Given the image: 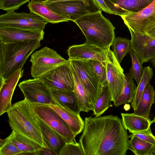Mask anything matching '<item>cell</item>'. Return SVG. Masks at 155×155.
I'll return each instance as SVG.
<instances>
[{
	"mask_svg": "<svg viewBox=\"0 0 155 155\" xmlns=\"http://www.w3.org/2000/svg\"><path fill=\"white\" fill-rule=\"evenodd\" d=\"M136 136L153 145H155V136L152 134L151 129L141 132L132 134L129 137Z\"/></svg>",
	"mask_w": 155,
	"mask_h": 155,
	"instance_id": "37",
	"label": "cell"
},
{
	"mask_svg": "<svg viewBox=\"0 0 155 155\" xmlns=\"http://www.w3.org/2000/svg\"><path fill=\"white\" fill-rule=\"evenodd\" d=\"M148 155H155V145H153Z\"/></svg>",
	"mask_w": 155,
	"mask_h": 155,
	"instance_id": "42",
	"label": "cell"
},
{
	"mask_svg": "<svg viewBox=\"0 0 155 155\" xmlns=\"http://www.w3.org/2000/svg\"><path fill=\"white\" fill-rule=\"evenodd\" d=\"M79 142L85 155H125L129 137L122 119L109 115L86 117Z\"/></svg>",
	"mask_w": 155,
	"mask_h": 155,
	"instance_id": "1",
	"label": "cell"
},
{
	"mask_svg": "<svg viewBox=\"0 0 155 155\" xmlns=\"http://www.w3.org/2000/svg\"><path fill=\"white\" fill-rule=\"evenodd\" d=\"M18 87L30 103L50 104L52 97L50 89L39 78L25 80Z\"/></svg>",
	"mask_w": 155,
	"mask_h": 155,
	"instance_id": "12",
	"label": "cell"
},
{
	"mask_svg": "<svg viewBox=\"0 0 155 155\" xmlns=\"http://www.w3.org/2000/svg\"><path fill=\"white\" fill-rule=\"evenodd\" d=\"M74 0H48L45 2H43L44 3H50L55 2L67 1Z\"/></svg>",
	"mask_w": 155,
	"mask_h": 155,
	"instance_id": "41",
	"label": "cell"
},
{
	"mask_svg": "<svg viewBox=\"0 0 155 155\" xmlns=\"http://www.w3.org/2000/svg\"><path fill=\"white\" fill-rule=\"evenodd\" d=\"M27 6L30 12L39 15L48 23L54 24L69 21L54 12L43 3L30 1Z\"/></svg>",
	"mask_w": 155,
	"mask_h": 155,
	"instance_id": "22",
	"label": "cell"
},
{
	"mask_svg": "<svg viewBox=\"0 0 155 155\" xmlns=\"http://www.w3.org/2000/svg\"><path fill=\"white\" fill-rule=\"evenodd\" d=\"M44 4L58 14L73 21L85 15L100 10L92 0H74Z\"/></svg>",
	"mask_w": 155,
	"mask_h": 155,
	"instance_id": "7",
	"label": "cell"
},
{
	"mask_svg": "<svg viewBox=\"0 0 155 155\" xmlns=\"http://www.w3.org/2000/svg\"><path fill=\"white\" fill-rule=\"evenodd\" d=\"M106 67L107 82L111 92L112 101L114 103L122 91L126 78L123 69L111 50Z\"/></svg>",
	"mask_w": 155,
	"mask_h": 155,
	"instance_id": "13",
	"label": "cell"
},
{
	"mask_svg": "<svg viewBox=\"0 0 155 155\" xmlns=\"http://www.w3.org/2000/svg\"><path fill=\"white\" fill-rule=\"evenodd\" d=\"M91 66L102 84L104 87L107 84V71L106 65L101 62L96 60H90Z\"/></svg>",
	"mask_w": 155,
	"mask_h": 155,
	"instance_id": "33",
	"label": "cell"
},
{
	"mask_svg": "<svg viewBox=\"0 0 155 155\" xmlns=\"http://www.w3.org/2000/svg\"><path fill=\"white\" fill-rule=\"evenodd\" d=\"M155 91L153 87L150 83L146 86L141 97L137 109L134 113L149 118L151 107L153 104Z\"/></svg>",
	"mask_w": 155,
	"mask_h": 155,
	"instance_id": "24",
	"label": "cell"
},
{
	"mask_svg": "<svg viewBox=\"0 0 155 155\" xmlns=\"http://www.w3.org/2000/svg\"><path fill=\"white\" fill-rule=\"evenodd\" d=\"M38 117V124L46 147L52 149L57 155H59L67 141L61 134Z\"/></svg>",
	"mask_w": 155,
	"mask_h": 155,
	"instance_id": "20",
	"label": "cell"
},
{
	"mask_svg": "<svg viewBox=\"0 0 155 155\" xmlns=\"http://www.w3.org/2000/svg\"><path fill=\"white\" fill-rule=\"evenodd\" d=\"M43 30L24 29L0 26V41L10 43L29 40L43 39Z\"/></svg>",
	"mask_w": 155,
	"mask_h": 155,
	"instance_id": "16",
	"label": "cell"
},
{
	"mask_svg": "<svg viewBox=\"0 0 155 155\" xmlns=\"http://www.w3.org/2000/svg\"><path fill=\"white\" fill-rule=\"evenodd\" d=\"M94 4L101 11H103L110 14H114L113 12L108 7L104 0H92Z\"/></svg>",
	"mask_w": 155,
	"mask_h": 155,
	"instance_id": "38",
	"label": "cell"
},
{
	"mask_svg": "<svg viewBox=\"0 0 155 155\" xmlns=\"http://www.w3.org/2000/svg\"><path fill=\"white\" fill-rule=\"evenodd\" d=\"M70 62L87 93L94 110L104 87L93 70L90 60H72Z\"/></svg>",
	"mask_w": 155,
	"mask_h": 155,
	"instance_id": "5",
	"label": "cell"
},
{
	"mask_svg": "<svg viewBox=\"0 0 155 155\" xmlns=\"http://www.w3.org/2000/svg\"><path fill=\"white\" fill-rule=\"evenodd\" d=\"M71 67L74 84V92L75 94L77 104L80 112H88L90 110L93 111V110L86 90L71 65Z\"/></svg>",
	"mask_w": 155,
	"mask_h": 155,
	"instance_id": "23",
	"label": "cell"
},
{
	"mask_svg": "<svg viewBox=\"0 0 155 155\" xmlns=\"http://www.w3.org/2000/svg\"><path fill=\"white\" fill-rule=\"evenodd\" d=\"M129 53L131 59L132 65L128 73L135 80L137 85L140 82L143 72V63L133 50L130 49Z\"/></svg>",
	"mask_w": 155,
	"mask_h": 155,
	"instance_id": "32",
	"label": "cell"
},
{
	"mask_svg": "<svg viewBox=\"0 0 155 155\" xmlns=\"http://www.w3.org/2000/svg\"><path fill=\"white\" fill-rule=\"evenodd\" d=\"M36 155H57L51 148L47 147H41L35 152Z\"/></svg>",
	"mask_w": 155,
	"mask_h": 155,
	"instance_id": "39",
	"label": "cell"
},
{
	"mask_svg": "<svg viewBox=\"0 0 155 155\" xmlns=\"http://www.w3.org/2000/svg\"><path fill=\"white\" fill-rule=\"evenodd\" d=\"M153 75V69L149 66L144 68L141 79L137 86L135 94L131 106L134 111L137 108L141 97L146 85L150 83Z\"/></svg>",
	"mask_w": 155,
	"mask_h": 155,
	"instance_id": "28",
	"label": "cell"
},
{
	"mask_svg": "<svg viewBox=\"0 0 155 155\" xmlns=\"http://www.w3.org/2000/svg\"><path fill=\"white\" fill-rule=\"evenodd\" d=\"M114 14L120 16L139 12L154 0H104Z\"/></svg>",
	"mask_w": 155,
	"mask_h": 155,
	"instance_id": "19",
	"label": "cell"
},
{
	"mask_svg": "<svg viewBox=\"0 0 155 155\" xmlns=\"http://www.w3.org/2000/svg\"><path fill=\"white\" fill-rule=\"evenodd\" d=\"M150 61L152 64V65L155 67V58Z\"/></svg>",
	"mask_w": 155,
	"mask_h": 155,
	"instance_id": "44",
	"label": "cell"
},
{
	"mask_svg": "<svg viewBox=\"0 0 155 155\" xmlns=\"http://www.w3.org/2000/svg\"><path fill=\"white\" fill-rule=\"evenodd\" d=\"M131 43V40L127 38L116 37L114 38L111 46L112 51L119 64L129 53Z\"/></svg>",
	"mask_w": 155,
	"mask_h": 155,
	"instance_id": "30",
	"label": "cell"
},
{
	"mask_svg": "<svg viewBox=\"0 0 155 155\" xmlns=\"http://www.w3.org/2000/svg\"><path fill=\"white\" fill-rule=\"evenodd\" d=\"M36 115L66 140L67 142H76L69 125L48 104L31 103Z\"/></svg>",
	"mask_w": 155,
	"mask_h": 155,
	"instance_id": "8",
	"label": "cell"
},
{
	"mask_svg": "<svg viewBox=\"0 0 155 155\" xmlns=\"http://www.w3.org/2000/svg\"><path fill=\"white\" fill-rule=\"evenodd\" d=\"M146 33L149 35L155 37V26L150 29Z\"/></svg>",
	"mask_w": 155,
	"mask_h": 155,
	"instance_id": "40",
	"label": "cell"
},
{
	"mask_svg": "<svg viewBox=\"0 0 155 155\" xmlns=\"http://www.w3.org/2000/svg\"><path fill=\"white\" fill-rule=\"evenodd\" d=\"M101 11L82 16L75 20L84 35V44L101 48L110 49L115 38V27L102 15Z\"/></svg>",
	"mask_w": 155,
	"mask_h": 155,
	"instance_id": "2",
	"label": "cell"
},
{
	"mask_svg": "<svg viewBox=\"0 0 155 155\" xmlns=\"http://www.w3.org/2000/svg\"><path fill=\"white\" fill-rule=\"evenodd\" d=\"M5 140L16 146L22 151V153L35 152L42 147L34 141L13 130Z\"/></svg>",
	"mask_w": 155,
	"mask_h": 155,
	"instance_id": "25",
	"label": "cell"
},
{
	"mask_svg": "<svg viewBox=\"0 0 155 155\" xmlns=\"http://www.w3.org/2000/svg\"><path fill=\"white\" fill-rule=\"evenodd\" d=\"M40 41L34 39L10 43L0 41V81L22 68L30 55L41 46Z\"/></svg>",
	"mask_w": 155,
	"mask_h": 155,
	"instance_id": "4",
	"label": "cell"
},
{
	"mask_svg": "<svg viewBox=\"0 0 155 155\" xmlns=\"http://www.w3.org/2000/svg\"><path fill=\"white\" fill-rule=\"evenodd\" d=\"M112 96L107 83L103 87L101 95L97 100L93 111L96 117L101 116L110 107H112Z\"/></svg>",
	"mask_w": 155,
	"mask_h": 155,
	"instance_id": "29",
	"label": "cell"
},
{
	"mask_svg": "<svg viewBox=\"0 0 155 155\" xmlns=\"http://www.w3.org/2000/svg\"><path fill=\"white\" fill-rule=\"evenodd\" d=\"M131 36L130 49L133 50L141 62L151 61L155 58V37L128 28Z\"/></svg>",
	"mask_w": 155,
	"mask_h": 155,
	"instance_id": "14",
	"label": "cell"
},
{
	"mask_svg": "<svg viewBox=\"0 0 155 155\" xmlns=\"http://www.w3.org/2000/svg\"><path fill=\"white\" fill-rule=\"evenodd\" d=\"M85 155L79 142L71 141L66 143L59 155Z\"/></svg>",
	"mask_w": 155,
	"mask_h": 155,
	"instance_id": "34",
	"label": "cell"
},
{
	"mask_svg": "<svg viewBox=\"0 0 155 155\" xmlns=\"http://www.w3.org/2000/svg\"><path fill=\"white\" fill-rule=\"evenodd\" d=\"M20 68L15 71L7 78L0 81V115L7 112L12 106L13 94L20 79L23 75Z\"/></svg>",
	"mask_w": 155,
	"mask_h": 155,
	"instance_id": "17",
	"label": "cell"
},
{
	"mask_svg": "<svg viewBox=\"0 0 155 155\" xmlns=\"http://www.w3.org/2000/svg\"><path fill=\"white\" fill-rule=\"evenodd\" d=\"M31 0H0V9L7 12L15 11Z\"/></svg>",
	"mask_w": 155,
	"mask_h": 155,
	"instance_id": "35",
	"label": "cell"
},
{
	"mask_svg": "<svg viewBox=\"0 0 155 155\" xmlns=\"http://www.w3.org/2000/svg\"><path fill=\"white\" fill-rule=\"evenodd\" d=\"M110 49L105 50L84 43L70 47L67 52L68 59L99 61L106 65Z\"/></svg>",
	"mask_w": 155,
	"mask_h": 155,
	"instance_id": "15",
	"label": "cell"
},
{
	"mask_svg": "<svg viewBox=\"0 0 155 155\" xmlns=\"http://www.w3.org/2000/svg\"><path fill=\"white\" fill-rule=\"evenodd\" d=\"M48 0H31V1L33 2H39L43 3L46 2Z\"/></svg>",
	"mask_w": 155,
	"mask_h": 155,
	"instance_id": "43",
	"label": "cell"
},
{
	"mask_svg": "<svg viewBox=\"0 0 155 155\" xmlns=\"http://www.w3.org/2000/svg\"><path fill=\"white\" fill-rule=\"evenodd\" d=\"M120 16L128 28L142 33H145L155 26V0L139 12Z\"/></svg>",
	"mask_w": 155,
	"mask_h": 155,
	"instance_id": "11",
	"label": "cell"
},
{
	"mask_svg": "<svg viewBox=\"0 0 155 155\" xmlns=\"http://www.w3.org/2000/svg\"><path fill=\"white\" fill-rule=\"evenodd\" d=\"M66 60L54 50L44 47L31 55V75L34 78H39Z\"/></svg>",
	"mask_w": 155,
	"mask_h": 155,
	"instance_id": "6",
	"label": "cell"
},
{
	"mask_svg": "<svg viewBox=\"0 0 155 155\" xmlns=\"http://www.w3.org/2000/svg\"><path fill=\"white\" fill-rule=\"evenodd\" d=\"M128 150L136 155H148L153 145L136 136L130 137Z\"/></svg>",
	"mask_w": 155,
	"mask_h": 155,
	"instance_id": "31",
	"label": "cell"
},
{
	"mask_svg": "<svg viewBox=\"0 0 155 155\" xmlns=\"http://www.w3.org/2000/svg\"><path fill=\"white\" fill-rule=\"evenodd\" d=\"M151 122L152 124L153 123H155V117H154L152 120H151Z\"/></svg>",
	"mask_w": 155,
	"mask_h": 155,
	"instance_id": "45",
	"label": "cell"
},
{
	"mask_svg": "<svg viewBox=\"0 0 155 155\" xmlns=\"http://www.w3.org/2000/svg\"><path fill=\"white\" fill-rule=\"evenodd\" d=\"M39 78L49 88L74 91V79L69 59Z\"/></svg>",
	"mask_w": 155,
	"mask_h": 155,
	"instance_id": "10",
	"label": "cell"
},
{
	"mask_svg": "<svg viewBox=\"0 0 155 155\" xmlns=\"http://www.w3.org/2000/svg\"><path fill=\"white\" fill-rule=\"evenodd\" d=\"M122 120L125 129L131 134L141 132L150 128L149 118L133 113H121Z\"/></svg>",
	"mask_w": 155,
	"mask_h": 155,
	"instance_id": "21",
	"label": "cell"
},
{
	"mask_svg": "<svg viewBox=\"0 0 155 155\" xmlns=\"http://www.w3.org/2000/svg\"><path fill=\"white\" fill-rule=\"evenodd\" d=\"M50 89L54 97L75 112L80 113L74 91Z\"/></svg>",
	"mask_w": 155,
	"mask_h": 155,
	"instance_id": "26",
	"label": "cell"
},
{
	"mask_svg": "<svg viewBox=\"0 0 155 155\" xmlns=\"http://www.w3.org/2000/svg\"><path fill=\"white\" fill-rule=\"evenodd\" d=\"M51 103L48 104L69 125L74 136L82 131L84 121L80 115L75 112L52 96Z\"/></svg>",
	"mask_w": 155,
	"mask_h": 155,
	"instance_id": "18",
	"label": "cell"
},
{
	"mask_svg": "<svg viewBox=\"0 0 155 155\" xmlns=\"http://www.w3.org/2000/svg\"><path fill=\"white\" fill-rule=\"evenodd\" d=\"M153 104H155V95L154 98Z\"/></svg>",
	"mask_w": 155,
	"mask_h": 155,
	"instance_id": "46",
	"label": "cell"
},
{
	"mask_svg": "<svg viewBox=\"0 0 155 155\" xmlns=\"http://www.w3.org/2000/svg\"><path fill=\"white\" fill-rule=\"evenodd\" d=\"M125 75L126 81L123 89L118 98L113 103L115 107L131 102L135 94L137 86L133 79L128 73Z\"/></svg>",
	"mask_w": 155,
	"mask_h": 155,
	"instance_id": "27",
	"label": "cell"
},
{
	"mask_svg": "<svg viewBox=\"0 0 155 155\" xmlns=\"http://www.w3.org/2000/svg\"><path fill=\"white\" fill-rule=\"evenodd\" d=\"M48 23L37 14L30 12H7L0 15V26L24 29L43 31Z\"/></svg>",
	"mask_w": 155,
	"mask_h": 155,
	"instance_id": "9",
	"label": "cell"
},
{
	"mask_svg": "<svg viewBox=\"0 0 155 155\" xmlns=\"http://www.w3.org/2000/svg\"><path fill=\"white\" fill-rule=\"evenodd\" d=\"M22 153V151L10 142L5 139H0V155H20Z\"/></svg>",
	"mask_w": 155,
	"mask_h": 155,
	"instance_id": "36",
	"label": "cell"
},
{
	"mask_svg": "<svg viewBox=\"0 0 155 155\" xmlns=\"http://www.w3.org/2000/svg\"><path fill=\"white\" fill-rule=\"evenodd\" d=\"M7 113L9 126L13 131L46 147L38 123V117L27 100L13 104Z\"/></svg>",
	"mask_w": 155,
	"mask_h": 155,
	"instance_id": "3",
	"label": "cell"
}]
</instances>
